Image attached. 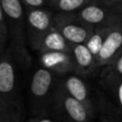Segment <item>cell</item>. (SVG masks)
Segmentation results:
<instances>
[{"label":"cell","mask_w":122,"mask_h":122,"mask_svg":"<svg viewBox=\"0 0 122 122\" xmlns=\"http://www.w3.org/2000/svg\"><path fill=\"white\" fill-rule=\"evenodd\" d=\"M22 0H1L0 9L6 14L10 34V44L13 55L22 68H29L31 58L26 48V11Z\"/></svg>","instance_id":"cell-1"},{"label":"cell","mask_w":122,"mask_h":122,"mask_svg":"<svg viewBox=\"0 0 122 122\" xmlns=\"http://www.w3.org/2000/svg\"><path fill=\"white\" fill-rule=\"evenodd\" d=\"M56 83L51 71L42 67L34 71L30 86V104L34 113H44L52 103Z\"/></svg>","instance_id":"cell-2"},{"label":"cell","mask_w":122,"mask_h":122,"mask_svg":"<svg viewBox=\"0 0 122 122\" xmlns=\"http://www.w3.org/2000/svg\"><path fill=\"white\" fill-rule=\"evenodd\" d=\"M17 61L10 47L1 53L0 61V105L20 107L18 101Z\"/></svg>","instance_id":"cell-3"},{"label":"cell","mask_w":122,"mask_h":122,"mask_svg":"<svg viewBox=\"0 0 122 122\" xmlns=\"http://www.w3.org/2000/svg\"><path fill=\"white\" fill-rule=\"evenodd\" d=\"M52 105L55 112L66 122H91L94 116L83 103L66 91L61 81L56 83Z\"/></svg>","instance_id":"cell-4"},{"label":"cell","mask_w":122,"mask_h":122,"mask_svg":"<svg viewBox=\"0 0 122 122\" xmlns=\"http://www.w3.org/2000/svg\"><path fill=\"white\" fill-rule=\"evenodd\" d=\"M75 13L94 29L112 27L122 22V5H108L97 0L92 1Z\"/></svg>","instance_id":"cell-5"},{"label":"cell","mask_w":122,"mask_h":122,"mask_svg":"<svg viewBox=\"0 0 122 122\" xmlns=\"http://www.w3.org/2000/svg\"><path fill=\"white\" fill-rule=\"evenodd\" d=\"M53 16L54 14L45 8L26 10L27 41L32 50L39 51L45 35L53 27Z\"/></svg>","instance_id":"cell-6"},{"label":"cell","mask_w":122,"mask_h":122,"mask_svg":"<svg viewBox=\"0 0 122 122\" xmlns=\"http://www.w3.org/2000/svg\"><path fill=\"white\" fill-rule=\"evenodd\" d=\"M53 26L71 44L85 43L94 28L82 21L75 12H56Z\"/></svg>","instance_id":"cell-7"},{"label":"cell","mask_w":122,"mask_h":122,"mask_svg":"<svg viewBox=\"0 0 122 122\" xmlns=\"http://www.w3.org/2000/svg\"><path fill=\"white\" fill-rule=\"evenodd\" d=\"M122 51V22L114 25L109 31L96 57L95 71L109 65Z\"/></svg>","instance_id":"cell-8"},{"label":"cell","mask_w":122,"mask_h":122,"mask_svg":"<svg viewBox=\"0 0 122 122\" xmlns=\"http://www.w3.org/2000/svg\"><path fill=\"white\" fill-rule=\"evenodd\" d=\"M42 67L57 74L74 72V61L71 52L69 51H46L40 52Z\"/></svg>","instance_id":"cell-9"},{"label":"cell","mask_w":122,"mask_h":122,"mask_svg":"<svg viewBox=\"0 0 122 122\" xmlns=\"http://www.w3.org/2000/svg\"><path fill=\"white\" fill-rule=\"evenodd\" d=\"M61 82L71 96L83 103L92 113H95L97 103L93 101L89 87L82 78L77 75H69Z\"/></svg>","instance_id":"cell-10"},{"label":"cell","mask_w":122,"mask_h":122,"mask_svg":"<svg viewBox=\"0 0 122 122\" xmlns=\"http://www.w3.org/2000/svg\"><path fill=\"white\" fill-rule=\"evenodd\" d=\"M71 54L74 61V72L80 75H89L95 71L96 57L89 50L85 43L73 44Z\"/></svg>","instance_id":"cell-11"},{"label":"cell","mask_w":122,"mask_h":122,"mask_svg":"<svg viewBox=\"0 0 122 122\" xmlns=\"http://www.w3.org/2000/svg\"><path fill=\"white\" fill-rule=\"evenodd\" d=\"M72 44H71L62 34L61 32L54 28V26L51 29V30L45 35L42 43L40 45L39 51L40 52L46 51H71Z\"/></svg>","instance_id":"cell-12"},{"label":"cell","mask_w":122,"mask_h":122,"mask_svg":"<svg viewBox=\"0 0 122 122\" xmlns=\"http://www.w3.org/2000/svg\"><path fill=\"white\" fill-rule=\"evenodd\" d=\"M113 27V26H112ZM112 27H101V28H95L92 33L90 35L88 40L85 42L86 46L89 48V50L92 52V54L97 57V55L100 52V50L104 44V41L111 30Z\"/></svg>","instance_id":"cell-13"},{"label":"cell","mask_w":122,"mask_h":122,"mask_svg":"<svg viewBox=\"0 0 122 122\" xmlns=\"http://www.w3.org/2000/svg\"><path fill=\"white\" fill-rule=\"evenodd\" d=\"M93 0H48V5L57 12H76Z\"/></svg>","instance_id":"cell-14"},{"label":"cell","mask_w":122,"mask_h":122,"mask_svg":"<svg viewBox=\"0 0 122 122\" xmlns=\"http://www.w3.org/2000/svg\"><path fill=\"white\" fill-rule=\"evenodd\" d=\"M122 78V51L109 65L103 68L100 75V82Z\"/></svg>","instance_id":"cell-15"},{"label":"cell","mask_w":122,"mask_h":122,"mask_svg":"<svg viewBox=\"0 0 122 122\" xmlns=\"http://www.w3.org/2000/svg\"><path fill=\"white\" fill-rule=\"evenodd\" d=\"M102 87L107 90L115 101L117 109L122 112V78L100 82Z\"/></svg>","instance_id":"cell-16"},{"label":"cell","mask_w":122,"mask_h":122,"mask_svg":"<svg viewBox=\"0 0 122 122\" xmlns=\"http://www.w3.org/2000/svg\"><path fill=\"white\" fill-rule=\"evenodd\" d=\"M10 39V27L4 11L0 9V52L3 53L8 48V41Z\"/></svg>","instance_id":"cell-17"},{"label":"cell","mask_w":122,"mask_h":122,"mask_svg":"<svg viewBox=\"0 0 122 122\" xmlns=\"http://www.w3.org/2000/svg\"><path fill=\"white\" fill-rule=\"evenodd\" d=\"M98 103L101 104L106 109V111L111 115V117L112 119V122H122V112L118 109H114L105 98L99 99Z\"/></svg>","instance_id":"cell-18"},{"label":"cell","mask_w":122,"mask_h":122,"mask_svg":"<svg viewBox=\"0 0 122 122\" xmlns=\"http://www.w3.org/2000/svg\"><path fill=\"white\" fill-rule=\"evenodd\" d=\"M22 1L27 10L44 8V6L48 4V0H22Z\"/></svg>","instance_id":"cell-19"},{"label":"cell","mask_w":122,"mask_h":122,"mask_svg":"<svg viewBox=\"0 0 122 122\" xmlns=\"http://www.w3.org/2000/svg\"><path fill=\"white\" fill-rule=\"evenodd\" d=\"M98 103V102H97ZM99 105L100 107V110H101V116H100V119H99V122H112V119L111 117V115L109 114V112L106 111V109L101 105V104H97Z\"/></svg>","instance_id":"cell-20"},{"label":"cell","mask_w":122,"mask_h":122,"mask_svg":"<svg viewBox=\"0 0 122 122\" xmlns=\"http://www.w3.org/2000/svg\"><path fill=\"white\" fill-rule=\"evenodd\" d=\"M99 2L108 5H122V0H99Z\"/></svg>","instance_id":"cell-21"},{"label":"cell","mask_w":122,"mask_h":122,"mask_svg":"<svg viewBox=\"0 0 122 122\" xmlns=\"http://www.w3.org/2000/svg\"><path fill=\"white\" fill-rule=\"evenodd\" d=\"M28 122H53V121L49 118H32Z\"/></svg>","instance_id":"cell-22"},{"label":"cell","mask_w":122,"mask_h":122,"mask_svg":"<svg viewBox=\"0 0 122 122\" xmlns=\"http://www.w3.org/2000/svg\"><path fill=\"white\" fill-rule=\"evenodd\" d=\"M97 1H99V0H97Z\"/></svg>","instance_id":"cell-23"}]
</instances>
